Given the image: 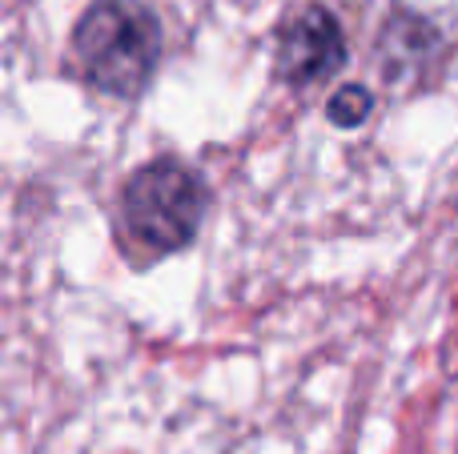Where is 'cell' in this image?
Segmentation results:
<instances>
[{
  "label": "cell",
  "mask_w": 458,
  "mask_h": 454,
  "mask_svg": "<svg viewBox=\"0 0 458 454\" xmlns=\"http://www.w3.org/2000/svg\"><path fill=\"white\" fill-rule=\"evenodd\" d=\"M209 209V185L177 157L145 161L121 185L117 246L133 265L174 257L198 238Z\"/></svg>",
  "instance_id": "obj_1"
},
{
  "label": "cell",
  "mask_w": 458,
  "mask_h": 454,
  "mask_svg": "<svg viewBox=\"0 0 458 454\" xmlns=\"http://www.w3.org/2000/svg\"><path fill=\"white\" fill-rule=\"evenodd\" d=\"M72 61L105 97H141L161 64V21L141 0H97L72 29Z\"/></svg>",
  "instance_id": "obj_2"
},
{
  "label": "cell",
  "mask_w": 458,
  "mask_h": 454,
  "mask_svg": "<svg viewBox=\"0 0 458 454\" xmlns=\"http://www.w3.org/2000/svg\"><path fill=\"white\" fill-rule=\"evenodd\" d=\"M346 64V32L338 16L322 4H310L277 37V77L290 88H310L330 80Z\"/></svg>",
  "instance_id": "obj_3"
},
{
  "label": "cell",
  "mask_w": 458,
  "mask_h": 454,
  "mask_svg": "<svg viewBox=\"0 0 458 454\" xmlns=\"http://www.w3.org/2000/svg\"><path fill=\"white\" fill-rule=\"evenodd\" d=\"M374 113V93L366 85H342L338 93L326 101V117L338 129H358Z\"/></svg>",
  "instance_id": "obj_4"
}]
</instances>
